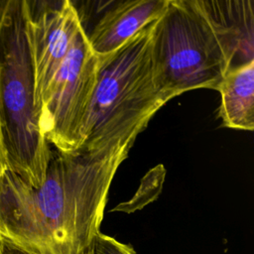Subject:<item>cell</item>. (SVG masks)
I'll return each mask as SVG.
<instances>
[{
	"label": "cell",
	"instance_id": "obj_12",
	"mask_svg": "<svg viewBox=\"0 0 254 254\" xmlns=\"http://www.w3.org/2000/svg\"><path fill=\"white\" fill-rule=\"evenodd\" d=\"M8 169L7 167V158H6V150L3 141L2 127H1V119H0V178Z\"/></svg>",
	"mask_w": 254,
	"mask_h": 254
},
{
	"label": "cell",
	"instance_id": "obj_1",
	"mask_svg": "<svg viewBox=\"0 0 254 254\" xmlns=\"http://www.w3.org/2000/svg\"><path fill=\"white\" fill-rule=\"evenodd\" d=\"M132 146L53 151L37 188L7 169L0 178V234L33 254L85 253L100 232L111 183Z\"/></svg>",
	"mask_w": 254,
	"mask_h": 254
},
{
	"label": "cell",
	"instance_id": "obj_5",
	"mask_svg": "<svg viewBox=\"0 0 254 254\" xmlns=\"http://www.w3.org/2000/svg\"><path fill=\"white\" fill-rule=\"evenodd\" d=\"M97 66L98 58L88 44L86 32L80 28L39 106L41 132L60 153L72 155L81 148Z\"/></svg>",
	"mask_w": 254,
	"mask_h": 254
},
{
	"label": "cell",
	"instance_id": "obj_2",
	"mask_svg": "<svg viewBox=\"0 0 254 254\" xmlns=\"http://www.w3.org/2000/svg\"><path fill=\"white\" fill-rule=\"evenodd\" d=\"M149 24L112 54L98 58L96 82L79 152L134 144L155 113L169 100L157 87Z\"/></svg>",
	"mask_w": 254,
	"mask_h": 254
},
{
	"label": "cell",
	"instance_id": "obj_10",
	"mask_svg": "<svg viewBox=\"0 0 254 254\" xmlns=\"http://www.w3.org/2000/svg\"><path fill=\"white\" fill-rule=\"evenodd\" d=\"M92 254H137L135 249L115 238L99 232L91 245Z\"/></svg>",
	"mask_w": 254,
	"mask_h": 254
},
{
	"label": "cell",
	"instance_id": "obj_8",
	"mask_svg": "<svg viewBox=\"0 0 254 254\" xmlns=\"http://www.w3.org/2000/svg\"><path fill=\"white\" fill-rule=\"evenodd\" d=\"M169 0H129L119 2L98 20L88 44L97 58L106 57L133 36L157 21L164 13Z\"/></svg>",
	"mask_w": 254,
	"mask_h": 254
},
{
	"label": "cell",
	"instance_id": "obj_9",
	"mask_svg": "<svg viewBox=\"0 0 254 254\" xmlns=\"http://www.w3.org/2000/svg\"><path fill=\"white\" fill-rule=\"evenodd\" d=\"M220 93L219 117L223 126L254 129V61L230 68L215 88Z\"/></svg>",
	"mask_w": 254,
	"mask_h": 254
},
{
	"label": "cell",
	"instance_id": "obj_11",
	"mask_svg": "<svg viewBox=\"0 0 254 254\" xmlns=\"http://www.w3.org/2000/svg\"><path fill=\"white\" fill-rule=\"evenodd\" d=\"M0 254H33L0 234ZM83 254H92L91 248Z\"/></svg>",
	"mask_w": 254,
	"mask_h": 254
},
{
	"label": "cell",
	"instance_id": "obj_4",
	"mask_svg": "<svg viewBox=\"0 0 254 254\" xmlns=\"http://www.w3.org/2000/svg\"><path fill=\"white\" fill-rule=\"evenodd\" d=\"M152 60L155 82L168 100L192 89H215L229 70L194 0L168 1L155 23Z\"/></svg>",
	"mask_w": 254,
	"mask_h": 254
},
{
	"label": "cell",
	"instance_id": "obj_7",
	"mask_svg": "<svg viewBox=\"0 0 254 254\" xmlns=\"http://www.w3.org/2000/svg\"><path fill=\"white\" fill-rule=\"evenodd\" d=\"M213 32L229 69L254 61V1L194 0Z\"/></svg>",
	"mask_w": 254,
	"mask_h": 254
},
{
	"label": "cell",
	"instance_id": "obj_6",
	"mask_svg": "<svg viewBox=\"0 0 254 254\" xmlns=\"http://www.w3.org/2000/svg\"><path fill=\"white\" fill-rule=\"evenodd\" d=\"M24 10L39 115L40 103L82 25L76 8L68 0H24Z\"/></svg>",
	"mask_w": 254,
	"mask_h": 254
},
{
	"label": "cell",
	"instance_id": "obj_13",
	"mask_svg": "<svg viewBox=\"0 0 254 254\" xmlns=\"http://www.w3.org/2000/svg\"><path fill=\"white\" fill-rule=\"evenodd\" d=\"M8 4H9V0H0V28H1L4 16L6 14Z\"/></svg>",
	"mask_w": 254,
	"mask_h": 254
},
{
	"label": "cell",
	"instance_id": "obj_3",
	"mask_svg": "<svg viewBox=\"0 0 254 254\" xmlns=\"http://www.w3.org/2000/svg\"><path fill=\"white\" fill-rule=\"evenodd\" d=\"M0 119L8 170L40 187L53 150L39 124L24 0H9L0 28Z\"/></svg>",
	"mask_w": 254,
	"mask_h": 254
}]
</instances>
